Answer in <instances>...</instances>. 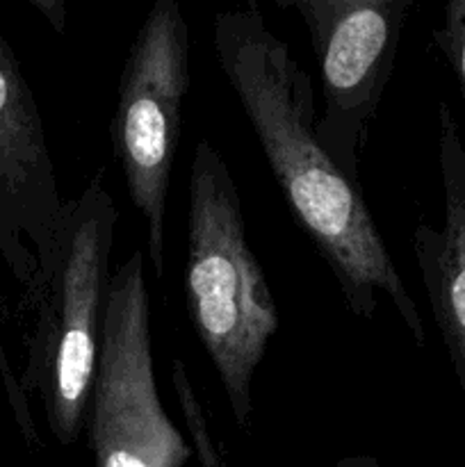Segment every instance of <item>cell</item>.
Returning a JSON list of instances; mask_svg holds the SVG:
<instances>
[{"label":"cell","instance_id":"cell-1","mask_svg":"<svg viewBox=\"0 0 465 467\" xmlns=\"http://www.w3.org/2000/svg\"><path fill=\"white\" fill-rule=\"evenodd\" d=\"M212 48L258 140L292 219L333 274L346 310L374 319L386 296L415 345L427 331L381 231L317 140L313 76L267 26L255 3L212 16Z\"/></svg>","mask_w":465,"mask_h":467},{"label":"cell","instance_id":"cell-2","mask_svg":"<svg viewBox=\"0 0 465 467\" xmlns=\"http://www.w3.org/2000/svg\"><path fill=\"white\" fill-rule=\"evenodd\" d=\"M185 301L232 420L249 431L253 377L278 331L272 287L246 240L240 192L219 150L196 144L190 167Z\"/></svg>","mask_w":465,"mask_h":467},{"label":"cell","instance_id":"cell-3","mask_svg":"<svg viewBox=\"0 0 465 467\" xmlns=\"http://www.w3.org/2000/svg\"><path fill=\"white\" fill-rule=\"evenodd\" d=\"M103 176L98 169L78 199L67 201L50 274L32 306L35 327L18 377L26 397H39L46 424L64 447L85 429L112 278L119 210Z\"/></svg>","mask_w":465,"mask_h":467},{"label":"cell","instance_id":"cell-4","mask_svg":"<svg viewBox=\"0 0 465 467\" xmlns=\"http://www.w3.org/2000/svg\"><path fill=\"white\" fill-rule=\"evenodd\" d=\"M190 89V30L176 0H155L137 30L117 87L109 123L128 196L144 219L146 258L164 276V223L171 169Z\"/></svg>","mask_w":465,"mask_h":467},{"label":"cell","instance_id":"cell-5","mask_svg":"<svg viewBox=\"0 0 465 467\" xmlns=\"http://www.w3.org/2000/svg\"><path fill=\"white\" fill-rule=\"evenodd\" d=\"M85 429L96 467H182L191 456L155 383L141 251L109 278Z\"/></svg>","mask_w":465,"mask_h":467},{"label":"cell","instance_id":"cell-6","mask_svg":"<svg viewBox=\"0 0 465 467\" xmlns=\"http://www.w3.org/2000/svg\"><path fill=\"white\" fill-rule=\"evenodd\" d=\"M305 26L322 80L317 140L328 160L363 190V150L395 68L415 0H276Z\"/></svg>","mask_w":465,"mask_h":467},{"label":"cell","instance_id":"cell-7","mask_svg":"<svg viewBox=\"0 0 465 467\" xmlns=\"http://www.w3.org/2000/svg\"><path fill=\"white\" fill-rule=\"evenodd\" d=\"M64 208L39 105L0 32V258L26 306L44 292Z\"/></svg>","mask_w":465,"mask_h":467},{"label":"cell","instance_id":"cell-8","mask_svg":"<svg viewBox=\"0 0 465 467\" xmlns=\"http://www.w3.org/2000/svg\"><path fill=\"white\" fill-rule=\"evenodd\" d=\"M442 226L419 222L413 254L431 315L465 401V146L450 103L438 105Z\"/></svg>","mask_w":465,"mask_h":467},{"label":"cell","instance_id":"cell-9","mask_svg":"<svg viewBox=\"0 0 465 467\" xmlns=\"http://www.w3.org/2000/svg\"><path fill=\"white\" fill-rule=\"evenodd\" d=\"M171 381L176 388L178 401H181L182 418H185V427L190 431L191 441H194L196 456H199L201 467H226L223 465L222 451H219L217 442H214L212 431H210L208 418L203 413L199 395H196L194 386L190 381L185 363L182 360H173L171 363Z\"/></svg>","mask_w":465,"mask_h":467},{"label":"cell","instance_id":"cell-10","mask_svg":"<svg viewBox=\"0 0 465 467\" xmlns=\"http://www.w3.org/2000/svg\"><path fill=\"white\" fill-rule=\"evenodd\" d=\"M433 44L451 67L465 105V0H450L442 7L440 26L433 27Z\"/></svg>","mask_w":465,"mask_h":467},{"label":"cell","instance_id":"cell-11","mask_svg":"<svg viewBox=\"0 0 465 467\" xmlns=\"http://www.w3.org/2000/svg\"><path fill=\"white\" fill-rule=\"evenodd\" d=\"M41 16L48 21L57 35H64L67 30V3L64 0H27Z\"/></svg>","mask_w":465,"mask_h":467},{"label":"cell","instance_id":"cell-12","mask_svg":"<svg viewBox=\"0 0 465 467\" xmlns=\"http://www.w3.org/2000/svg\"><path fill=\"white\" fill-rule=\"evenodd\" d=\"M336 467H381V463H378L374 456L360 454V456H345V459L337 461Z\"/></svg>","mask_w":465,"mask_h":467}]
</instances>
